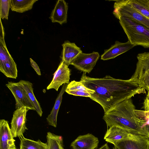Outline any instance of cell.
Listing matches in <instances>:
<instances>
[{
  "instance_id": "obj_10",
  "label": "cell",
  "mask_w": 149,
  "mask_h": 149,
  "mask_svg": "<svg viewBox=\"0 0 149 149\" xmlns=\"http://www.w3.org/2000/svg\"><path fill=\"white\" fill-rule=\"evenodd\" d=\"M113 149H149V139L143 135H134L117 142Z\"/></svg>"
},
{
  "instance_id": "obj_27",
  "label": "cell",
  "mask_w": 149,
  "mask_h": 149,
  "mask_svg": "<svg viewBox=\"0 0 149 149\" xmlns=\"http://www.w3.org/2000/svg\"><path fill=\"white\" fill-rule=\"evenodd\" d=\"M135 111L137 116L140 118L147 121L149 120V111H145L136 109Z\"/></svg>"
},
{
  "instance_id": "obj_4",
  "label": "cell",
  "mask_w": 149,
  "mask_h": 149,
  "mask_svg": "<svg viewBox=\"0 0 149 149\" xmlns=\"http://www.w3.org/2000/svg\"><path fill=\"white\" fill-rule=\"evenodd\" d=\"M5 32L1 21L0 34V71L8 78L16 79L17 65L8 51L5 40Z\"/></svg>"
},
{
  "instance_id": "obj_2",
  "label": "cell",
  "mask_w": 149,
  "mask_h": 149,
  "mask_svg": "<svg viewBox=\"0 0 149 149\" xmlns=\"http://www.w3.org/2000/svg\"><path fill=\"white\" fill-rule=\"evenodd\" d=\"M131 98L115 105L104 113L103 119L107 127L116 126L136 135L147 136L143 127L147 121L139 118Z\"/></svg>"
},
{
  "instance_id": "obj_12",
  "label": "cell",
  "mask_w": 149,
  "mask_h": 149,
  "mask_svg": "<svg viewBox=\"0 0 149 149\" xmlns=\"http://www.w3.org/2000/svg\"><path fill=\"white\" fill-rule=\"evenodd\" d=\"M8 122L0 120V149H17Z\"/></svg>"
},
{
  "instance_id": "obj_11",
  "label": "cell",
  "mask_w": 149,
  "mask_h": 149,
  "mask_svg": "<svg viewBox=\"0 0 149 149\" xmlns=\"http://www.w3.org/2000/svg\"><path fill=\"white\" fill-rule=\"evenodd\" d=\"M68 66L61 61L54 73L52 81L47 88V90L53 88L57 91L63 84H69L71 71Z\"/></svg>"
},
{
  "instance_id": "obj_18",
  "label": "cell",
  "mask_w": 149,
  "mask_h": 149,
  "mask_svg": "<svg viewBox=\"0 0 149 149\" xmlns=\"http://www.w3.org/2000/svg\"><path fill=\"white\" fill-rule=\"evenodd\" d=\"M68 84H64L58 95L55 103L50 113L47 118V121L49 125L56 127L57 126V116L58 110L62 102L63 95L65 91Z\"/></svg>"
},
{
  "instance_id": "obj_17",
  "label": "cell",
  "mask_w": 149,
  "mask_h": 149,
  "mask_svg": "<svg viewBox=\"0 0 149 149\" xmlns=\"http://www.w3.org/2000/svg\"><path fill=\"white\" fill-rule=\"evenodd\" d=\"M62 46V61L68 66L79 54L82 52L81 48L75 43L68 41H65Z\"/></svg>"
},
{
  "instance_id": "obj_16",
  "label": "cell",
  "mask_w": 149,
  "mask_h": 149,
  "mask_svg": "<svg viewBox=\"0 0 149 149\" xmlns=\"http://www.w3.org/2000/svg\"><path fill=\"white\" fill-rule=\"evenodd\" d=\"M68 3L64 0H58L52 10L49 18L53 23L61 25L67 22Z\"/></svg>"
},
{
  "instance_id": "obj_6",
  "label": "cell",
  "mask_w": 149,
  "mask_h": 149,
  "mask_svg": "<svg viewBox=\"0 0 149 149\" xmlns=\"http://www.w3.org/2000/svg\"><path fill=\"white\" fill-rule=\"evenodd\" d=\"M137 58L138 61L136 69L130 79L148 91L149 90V52L139 53Z\"/></svg>"
},
{
  "instance_id": "obj_30",
  "label": "cell",
  "mask_w": 149,
  "mask_h": 149,
  "mask_svg": "<svg viewBox=\"0 0 149 149\" xmlns=\"http://www.w3.org/2000/svg\"><path fill=\"white\" fill-rule=\"evenodd\" d=\"M143 129L146 134L147 137L149 139V122H146L143 127Z\"/></svg>"
},
{
  "instance_id": "obj_25",
  "label": "cell",
  "mask_w": 149,
  "mask_h": 149,
  "mask_svg": "<svg viewBox=\"0 0 149 149\" xmlns=\"http://www.w3.org/2000/svg\"><path fill=\"white\" fill-rule=\"evenodd\" d=\"M10 8V0H0V18L8 19L9 9Z\"/></svg>"
},
{
  "instance_id": "obj_15",
  "label": "cell",
  "mask_w": 149,
  "mask_h": 149,
  "mask_svg": "<svg viewBox=\"0 0 149 149\" xmlns=\"http://www.w3.org/2000/svg\"><path fill=\"white\" fill-rule=\"evenodd\" d=\"M134 135L136 134L118 127L112 126L108 129L104 135V139L114 145L117 142L129 138Z\"/></svg>"
},
{
  "instance_id": "obj_14",
  "label": "cell",
  "mask_w": 149,
  "mask_h": 149,
  "mask_svg": "<svg viewBox=\"0 0 149 149\" xmlns=\"http://www.w3.org/2000/svg\"><path fill=\"white\" fill-rule=\"evenodd\" d=\"M136 46L129 41L123 43L116 41L109 49L105 50L101 56V59L107 60L115 58L130 49Z\"/></svg>"
},
{
  "instance_id": "obj_31",
  "label": "cell",
  "mask_w": 149,
  "mask_h": 149,
  "mask_svg": "<svg viewBox=\"0 0 149 149\" xmlns=\"http://www.w3.org/2000/svg\"><path fill=\"white\" fill-rule=\"evenodd\" d=\"M97 149H110L107 144L106 143Z\"/></svg>"
},
{
  "instance_id": "obj_9",
  "label": "cell",
  "mask_w": 149,
  "mask_h": 149,
  "mask_svg": "<svg viewBox=\"0 0 149 149\" xmlns=\"http://www.w3.org/2000/svg\"><path fill=\"white\" fill-rule=\"evenodd\" d=\"M29 110L25 107L16 109L14 112L11 123L10 130L14 138L20 137L27 129L26 115Z\"/></svg>"
},
{
  "instance_id": "obj_7",
  "label": "cell",
  "mask_w": 149,
  "mask_h": 149,
  "mask_svg": "<svg viewBox=\"0 0 149 149\" xmlns=\"http://www.w3.org/2000/svg\"><path fill=\"white\" fill-rule=\"evenodd\" d=\"M6 85L11 91L15 97L16 109L25 107L29 110L36 111L33 103L26 91L19 82L8 81Z\"/></svg>"
},
{
  "instance_id": "obj_28",
  "label": "cell",
  "mask_w": 149,
  "mask_h": 149,
  "mask_svg": "<svg viewBox=\"0 0 149 149\" xmlns=\"http://www.w3.org/2000/svg\"><path fill=\"white\" fill-rule=\"evenodd\" d=\"M30 61L31 66L36 71L37 74L39 75L40 76L41 74L40 70L37 64L31 58H30Z\"/></svg>"
},
{
  "instance_id": "obj_22",
  "label": "cell",
  "mask_w": 149,
  "mask_h": 149,
  "mask_svg": "<svg viewBox=\"0 0 149 149\" xmlns=\"http://www.w3.org/2000/svg\"><path fill=\"white\" fill-rule=\"evenodd\" d=\"M46 136L48 149H65L62 136L48 132Z\"/></svg>"
},
{
  "instance_id": "obj_5",
  "label": "cell",
  "mask_w": 149,
  "mask_h": 149,
  "mask_svg": "<svg viewBox=\"0 0 149 149\" xmlns=\"http://www.w3.org/2000/svg\"><path fill=\"white\" fill-rule=\"evenodd\" d=\"M113 14L118 19L125 17L133 19L149 29V19L134 8L129 0L116 1L114 5Z\"/></svg>"
},
{
  "instance_id": "obj_32",
  "label": "cell",
  "mask_w": 149,
  "mask_h": 149,
  "mask_svg": "<svg viewBox=\"0 0 149 149\" xmlns=\"http://www.w3.org/2000/svg\"><path fill=\"white\" fill-rule=\"evenodd\" d=\"M148 91H149V90H148Z\"/></svg>"
},
{
  "instance_id": "obj_24",
  "label": "cell",
  "mask_w": 149,
  "mask_h": 149,
  "mask_svg": "<svg viewBox=\"0 0 149 149\" xmlns=\"http://www.w3.org/2000/svg\"><path fill=\"white\" fill-rule=\"evenodd\" d=\"M77 90L88 92L91 94L94 93V91L86 87L82 83L75 80L72 81L68 84L65 91Z\"/></svg>"
},
{
  "instance_id": "obj_23",
  "label": "cell",
  "mask_w": 149,
  "mask_h": 149,
  "mask_svg": "<svg viewBox=\"0 0 149 149\" xmlns=\"http://www.w3.org/2000/svg\"><path fill=\"white\" fill-rule=\"evenodd\" d=\"M129 1L134 8L149 19V0H129Z\"/></svg>"
},
{
  "instance_id": "obj_19",
  "label": "cell",
  "mask_w": 149,
  "mask_h": 149,
  "mask_svg": "<svg viewBox=\"0 0 149 149\" xmlns=\"http://www.w3.org/2000/svg\"><path fill=\"white\" fill-rule=\"evenodd\" d=\"M37 0H10L11 10L19 13H23L31 10Z\"/></svg>"
},
{
  "instance_id": "obj_20",
  "label": "cell",
  "mask_w": 149,
  "mask_h": 149,
  "mask_svg": "<svg viewBox=\"0 0 149 149\" xmlns=\"http://www.w3.org/2000/svg\"><path fill=\"white\" fill-rule=\"evenodd\" d=\"M19 82L26 91L29 97L33 103L38 114L40 116H42L43 113L42 109L40 103L36 99L33 93L32 84L29 81L24 80H20Z\"/></svg>"
},
{
  "instance_id": "obj_21",
  "label": "cell",
  "mask_w": 149,
  "mask_h": 149,
  "mask_svg": "<svg viewBox=\"0 0 149 149\" xmlns=\"http://www.w3.org/2000/svg\"><path fill=\"white\" fill-rule=\"evenodd\" d=\"M19 138L20 140L19 149H48L47 143H43L39 139L35 141L26 138L23 135Z\"/></svg>"
},
{
  "instance_id": "obj_8",
  "label": "cell",
  "mask_w": 149,
  "mask_h": 149,
  "mask_svg": "<svg viewBox=\"0 0 149 149\" xmlns=\"http://www.w3.org/2000/svg\"><path fill=\"white\" fill-rule=\"evenodd\" d=\"M100 57L98 52L90 54L81 53L71 63L79 70L84 73H89L95 66Z\"/></svg>"
},
{
  "instance_id": "obj_26",
  "label": "cell",
  "mask_w": 149,
  "mask_h": 149,
  "mask_svg": "<svg viewBox=\"0 0 149 149\" xmlns=\"http://www.w3.org/2000/svg\"><path fill=\"white\" fill-rule=\"evenodd\" d=\"M65 91L70 95L75 96L85 97L90 98L91 97L90 93L84 91L77 90H68Z\"/></svg>"
},
{
  "instance_id": "obj_3",
  "label": "cell",
  "mask_w": 149,
  "mask_h": 149,
  "mask_svg": "<svg viewBox=\"0 0 149 149\" xmlns=\"http://www.w3.org/2000/svg\"><path fill=\"white\" fill-rule=\"evenodd\" d=\"M120 23L132 44L149 48V29L129 18L120 17Z\"/></svg>"
},
{
  "instance_id": "obj_13",
  "label": "cell",
  "mask_w": 149,
  "mask_h": 149,
  "mask_svg": "<svg viewBox=\"0 0 149 149\" xmlns=\"http://www.w3.org/2000/svg\"><path fill=\"white\" fill-rule=\"evenodd\" d=\"M98 139L91 134L79 136L71 143L72 149H95L99 143Z\"/></svg>"
},
{
  "instance_id": "obj_1",
  "label": "cell",
  "mask_w": 149,
  "mask_h": 149,
  "mask_svg": "<svg viewBox=\"0 0 149 149\" xmlns=\"http://www.w3.org/2000/svg\"><path fill=\"white\" fill-rule=\"evenodd\" d=\"M80 82L86 87L94 91L90 98L99 104L105 113L115 105L131 98L137 94L146 93L145 90L130 79H116L109 75L94 78L83 74Z\"/></svg>"
},
{
  "instance_id": "obj_29",
  "label": "cell",
  "mask_w": 149,
  "mask_h": 149,
  "mask_svg": "<svg viewBox=\"0 0 149 149\" xmlns=\"http://www.w3.org/2000/svg\"><path fill=\"white\" fill-rule=\"evenodd\" d=\"M147 94L143 103V108L144 111H149V91H148Z\"/></svg>"
}]
</instances>
